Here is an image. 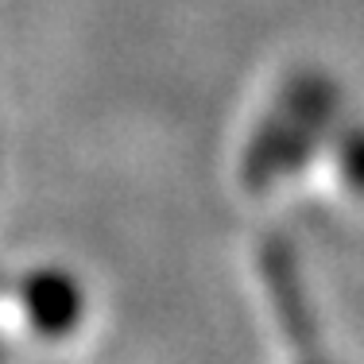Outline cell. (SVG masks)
<instances>
[{
  "instance_id": "1",
  "label": "cell",
  "mask_w": 364,
  "mask_h": 364,
  "mask_svg": "<svg viewBox=\"0 0 364 364\" xmlns=\"http://www.w3.org/2000/svg\"><path fill=\"white\" fill-rule=\"evenodd\" d=\"M20 302L39 337H66L85 314V291L66 267H36L20 283Z\"/></svg>"
},
{
  "instance_id": "2",
  "label": "cell",
  "mask_w": 364,
  "mask_h": 364,
  "mask_svg": "<svg viewBox=\"0 0 364 364\" xmlns=\"http://www.w3.org/2000/svg\"><path fill=\"white\" fill-rule=\"evenodd\" d=\"M0 364H4V353H0Z\"/></svg>"
}]
</instances>
